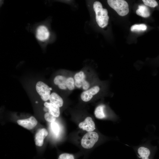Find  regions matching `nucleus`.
Segmentation results:
<instances>
[{
    "mask_svg": "<svg viewBox=\"0 0 159 159\" xmlns=\"http://www.w3.org/2000/svg\"><path fill=\"white\" fill-rule=\"evenodd\" d=\"M93 8L96 14V20L98 26L102 28L106 26L108 24L109 17L108 11L102 7V4L96 1L93 4Z\"/></svg>",
    "mask_w": 159,
    "mask_h": 159,
    "instance_id": "1",
    "label": "nucleus"
},
{
    "mask_svg": "<svg viewBox=\"0 0 159 159\" xmlns=\"http://www.w3.org/2000/svg\"><path fill=\"white\" fill-rule=\"evenodd\" d=\"M34 34L37 40L40 43L46 44L50 36V33L46 23L37 25L34 30Z\"/></svg>",
    "mask_w": 159,
    "mask_h": 159,
    "instance_id": "2",
    "label": "nucleus"
},
{
    "mask_svg": "<svg viewBox=\"0 0 159 159\" xmlns=\"http://www.w3.org/2000/svg\"><path fill=\"white\" fill-rule=\"evenodd\" d=\"M107 2L109 6L120 16H125L129 12L128 5L125 1L108 0Z\"/></svg>",
    "mask_w": 159,
    "mask_h": 159,
    "instance_id": "3",
    "label": "nucleus"
},
{
    "mask_svg": "<svg viewBox=\"0 0 159 159\" xmlns=\"http://www.w3.org/2000/svg\"><path fill=\"white\" fill-rule=\"evenodd\" d=\"M99 138L97 133L95 132H88L82 138L81 140L82 146L86 149L92 148Z\"/></svg>",
    "mask_w": 159,
    "mask_h": 159,
    "instance_id": "4",
    "label": "nucleus"
},
{
    "mask_svg": "<svg viewBox=\"0 0 159 159\" xmlns=\"http://www.w3.org/2000/svg\"><path fill=\"white\" fill-rule=\"evenodd\" d=\"M86 77V74L83 71H80L75 73L73 77L75 87L77 88H82L84 91L89 89L90 85L87 80Z\"/></svg>",
    "mask_w": 159,
    "mask_h": 159,
    "instance_id": "5",
    "label": "nucleus"
},
{
    "mask_svg": "<svg viewBox=\"0 0 159 159\" xmlns=\"http://www.w3.org/2000/svg\"><path fill=\"white\" fill-rule=\"evenodd\" d=\"M48 86L42 81H39L36 84V89L42 99L46 101L49 99L51 90Z\"/></svg>",
    "mask_w": 159,
    "mask_h": 159,
    "instance_id": "6",
    "label": "nucleus"
},
{
    "mask_svg": "<svg viewBox=\"0 0 159 159\" xmlns=\"http://www.w3.org/2000/svg\"><path fill=\"white\" fill-rule=\"evenodd\" d=\"M99 87L95 85L84 91L80 95L81 100L85 102H88L94 96L96 95L100 90Z\"/></svg>",
    "mask_w": 159,
    "mask_h": 159,
    "instance_id": "7",
    "label": "nucleus"
},
{
    "mask_svg": "<svg viewBox=\"0 0 159 159\" xmlns=\"http://www.w3.org/2000/svg\"><path fill=\"white\" fill-rule=\"evenodd\" d=\"M17 122L19 125L29 130L33 129L37 124V120L33 116L28 118L18 120Z\"/></svg>",
    "mask_w": 159,
    "mask_h": 159,
    "instance_id": "8",
    "label": "nucleus"
},
{
    "mask_svg": "<svg viewBox=\"0 0 159 159\" xmlns=\"http://www.w3.org/2000/svg\"><path fill=\"white\" fill-rule=\"evenodd\" d=\"M79 127L87 132H92L95 129V124L92 118L90 117L86 118L84 120L80 122Z\"/></svg>",
    "mask_w": 159,
    "mask_h": 159,
    "instance_id": "9",
    "label": "nucleus"
},
{
    "mask_svg": "<svg viewBox=\"0 0 159 159\" xmlns=\"http://www.w3.org/2000/svg\"><path fill=\"white\" fill-rule=\"evenodd\" d=\"M48 133L45 128L39 129L36 133L34 137L35 145L39 147L42 146L45 138L48 135Z\"/></svg>",
    "mask_w": 159,
    "mask_h": 159,
    "instance_id": "10",
    "label": "nucleus"
},
{
    "mask_svg": "<svg viewBox=\"0 0 159 159\" xmlns=\"http://www.w3.org/2000/svg\"><path fill=\"white\" fill-rule=\"evenodd\" d=\"M67 78L62 75L56 76L54 79V83L58 86L59 88L62 90L67 89Z\"/></svg>",
    "mask_w": 159,
    "mask_h": 159,
    "instance_id": "11",
    "label": "nucleus"
},
{
    "mask_svg": "<svg viewBox=\"0 0 159 159\" xmlns=\"http://www.w3.org/2000/svg\"><path fill=\"white\" fill-rule=\"evenodd\" d=\"M50 103L57 105L59 107H62L63 104L62 98L57 94L54 92L51 94L49 99Z\"/></svg>",
    "mask_w": 159,
    "mask_h": 159,
    "instance_id": "12",
    "label": "nucleus"
},
{
    "mask_svg": "<svg viewBox=\"0 0 159 159\" xmlns=\"http://www.w3.org/2000/svg\"><path fill=\"white\" fill-rule=\"evenodd\" d=\"M44 106L48 110V112L56 117L60 115V111L59 107L50 102H45Z\"/></svg>",
    "mask_w": 159,
    "mask_h": 159,
    "instance_id": "13",
    "label": "nucleus"
},
{
    "mask_svg": "<svg viewBox=\"0 0 159 159\" xmlns=\"http://www.w3.org/2000/svg\"><path fill=\"white\" fill-rule=\"evenodd\" d=\"M136 11V13L138 15L144 18L148 17L150 16V11L147 6L141 4L139 5Z\"/></svg>",
    "mask_w": 159,
    "mask_h": 159,
    "instance_id": "14",
    "label": "nucleus"
},
{
    "mask_svg": "<svg viewBox=\"0 0 159 159\" xmlns=\"http://www.w3.org/2000/svg\"><path fill=\"white\" fill-rule=\"evenodd\" d=\"M105 106L101 105L98 106L95 109L94 114L95 117L99 119H102L106 117L104 112Z\"/></svg>",
    "mask_w": 159,
    "mask_h": 159,
    "instance_id": "15",
    "label": "nucleus"
},
{
    "mask_svg": "<svg viewBox=\"0 0 159 159\" xmlns=\"http://www.w3.org/2000/svg\"><path fill=\"white\" fill-rule=\"evenodd\" d=\"M138 153L142 159H149V157L150 154L149 150L144 147H140L138 149Z\"/></svg>",
    "mask_w": 159,
    "mask_h": 159,
    "instance_id": "16",
    "label": "nucleus"
},
{
    "mask_svg": "<svg viewBox=\"0 0 159 159\" xmlns=\"http://www.w3.org/2000/svg\"><path fill=\"white\" fill-rule=\"evenodd\" d=\"M147 26L144 24H136L131 26L130 29L132 32H140L145 31Z\"/></svg>",
    "mask_w": 159,
    "mask_h": 159,
    "instance_id": "17",
    "label": "nucleus"
},
{
    "mask_svg": "<svg viewBox=\"0 0 159 159\" xmlns=\"http://www.w3.org/2000/svg\"><path fill=\"white\" fill-rule=\"evenodd\" d=\"M67 88L69 90H73L75 87L74 80L72 77H67Z\"/></svg>",
    "mask_w": 159,
    "mask_h": 159,
    "instance_id": "18",
    "label": "nucleus"
},
{
    "mask_svg": "<svg viewBox=\"0 0 159 159\" xmlns=\"http://www.w3.org/2000/svg\"><path fill=\"white\" fill-rule=\"evenodd\" d=\"M144 4L147 6L155 8L158 6L157 1L155 0H143Z\"/></svg>",
    "mask_w": 159,
    "mask_h": 159,
    "instance_id": "19",
    "label": "nucleus"
},
{
    "mask_svg": "<svg viewBox=\"0 0 159 159\" xmlns=\"http://www.w3.org/2000/svg\"><path fill=\"white\" fill-rule=\"evenodd\" d=\"M56 117L49 112L46 113L44 115L45 119L47 121L50 122H55Z\"/></svg>",
    "mask_w": 159,
    "mask_h": 159,
    "instance_id": "20",
    "label": "nucleus"
},
{
    "mask_svg": "<svg viewBox=\"0 0 159 159\" xmlns=\"http://www.w3.org/2000/svg\"><path fill=\"white\" fill-rule=\"evenodd\" d=\"M58 159H75V157L72 154L64 153L60 154Z\"/></svg>",
    "mask_w": 159,
    "mask_h": 159,
    "instance_id": "21",
    "label": "nucleus"
},
{
    "mask_svg": "<svg viewBox=\"0 0 159 159\" xmlns=\"http://www.w3.org/2000/svg\"><path fill=\"white\" fill-rule=\"evenodd\" d=\"M51 127L54 133L58 135L59 132V127L58 124L55 122H52Z\"/></svg>",
    "mask_w": 159,
    "mask_h": 159,
    "instance_id": "22",
    "label": "nucleus"
},
{
    "mask_svg": "<svg viewBox=\"0 0 159 159\" xmlns=\"http://www.w3.org/2000/svg\"><path fill=\"white\" fill-rule=\"evenodd\" d=\"M43 109H44V110L45 112H47V111H48V109L45 107H44V108Z\"/></svg>",
    "mask_w": 159,
    "mask_h": 159,
    "instance_id": "23",
    "label": "nucleus"
}]
</instances>
